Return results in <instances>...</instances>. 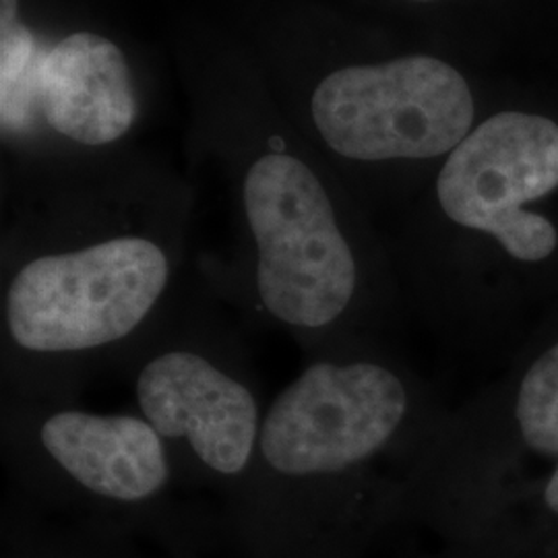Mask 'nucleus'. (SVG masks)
Listing matches in <instances>:
<instances>
[{"label": "nucleus", "mask_w": 558, "mask_h": 558, "mask_svg": "<svg viewBox=\"0 0 558 558\" xmlns=\"http://www.w3.org/2000/svg\"><path fill=\"white\" fill-rule=\"evenodd\" d=\"M251 236L242 278L211 290L253 327L286 333L306 360L383 345L398 296L362 257L319 172L283 143L240 179Z\"/></svg>", "instance_id": "2"}, {"label": "nucleus", "mask_w": 558, "mask_h": 558, "mask_svg": "<svg viewBox=\"0 0 558 558\" xmlns=\"http://www.w3.org/2000/svg\"><path fill=\"white\" fill-rule=\"evenodd\" d=\"M0 458L9 488L60 518L174 558H201L221 539L218 513L180 482L166 442L141 414L0 398Z\"/></svg>", "instance_id": "3"}, {"label": "nucleus", "mask_w": 558, "mask_h": 558, "mask_svg": "<svg viewBox=\"0 0 558 558\" xmlns=\"http://www.w3.org/2000/svg\"><path fill=\"white\" fill-rule=\"evenodd\" d=\"M442 418L383 345L306 360L267 405L251 476L220 513L242 558H362L405 511Z\"/></svg>", "instance_id": "1"}, {"label": "nucleus", "mask_w": 558, "mask_h": 558, "mask_svg": "<svg viewBox=\"0 0 558 558\" xmlns=\"http://www.w3.org/2000/svg\"><path fill=\"white\" fill-rule=\"evenodd\" d=\"M2 25V106L13 100L15 89L34 57V40L17 20H0Z\"/></svg>", "instance_id": "10"}, {"label": "nucleus", "mask_w": 558, "mask_h": 558, "mask_svg": "<svg viewBox=\"0 0 558 558\" xmlns=\"http://www.w3.org/2000/svg\"><path fill=\"white\" fill-rule=\"evenodd\" d=\"M221 304L209 288L182 290L119 375L180 482L216 495L220 513L251 476L267 412L248 345Z\"/></svg>", "instance_id": "4"}, {"label": "nucleus", "mask_w": 558, "mask_h": 558, "mask_svg": "<svg viewBox=\"0 0 558 558\" xmlns=\"http://www.w3.org/2000/svg\"><path fill=\"white\" fill-rule=\"evenodd\" d=\"M38 92L52 131L87 147L124 137L137 117L133 83L119 46L92 32L64 38L41 59Z\"/></svg>", "instance_id": "7"}, {"label": "nucleus", "mask_w": 558, "mask_h": 558, "mask_svg": "<svg viewBox=\"0 0 558 558\" xmlns=\"http://www.w3.org/2000/svg\"><path fill=\"white\" fill-rule=\"evenodd\" d=\"M511 428L525 456L557 463L558 339L521 375L511 403Z\"/></svg>", "instance_id": "9"}, {"label": "nucleus", "mask_w": 558, "mask_h": 558, "mask_svg": "<svg viewBox=\"0 0 558 558\" xmlns=\"http://www.w3.org/2000/svg\"><path fill=\"white\" fill-rule=\"evenodd\" d=\"M0 558H174L98 525L60 518L9 488L0 518Z\"/></svg>", "instance_id": "8"}, {"label": "nucleus", "mask_w": 558, "mask_h": 558, "mask_svg": "<svg viewBox=\"0 0 558 558\" xmlns=\"http://www.w3.org/2000/svg\"><path fill=\"white\" fill-rule=\"evenodd\" d=\"M539 505L544 515L558 523V461L548 470L546 478L542 482V493H539Z\"/></svg>", "instance_id": "11"}, {"label": "nucleus", "mask_w": 558, "mask_h": 558, "mask_svg": "<svg viewBox=\"0 0 558 558\" xmlns=\"http://www.w3.org/2000/svg\"><path fill=\"white\" fill-rule=\"evenodd\" d=\"M311 110L327 147L356 163L447 156L474 120L465 80L430 57L339 69L320 81Z\"/></svg>", "instance_id": "5"}, {"label": "nucleus", "mask_w": 558, "mask_h": 558, "mask_svg": "<svg viewBox=\"0 0 558 558\" xmlns=\"http://www.w3.org/2000/svg\"><path fill=\"white\" fill-rule=\"evenodd\" d=\"M557 189V124L500 112L449 154L435 197L445 220L495 240L515 263L539 265L557 253L558 230L530 205Z\"/></svg>", "instance_id": "6"}]
</instances>
